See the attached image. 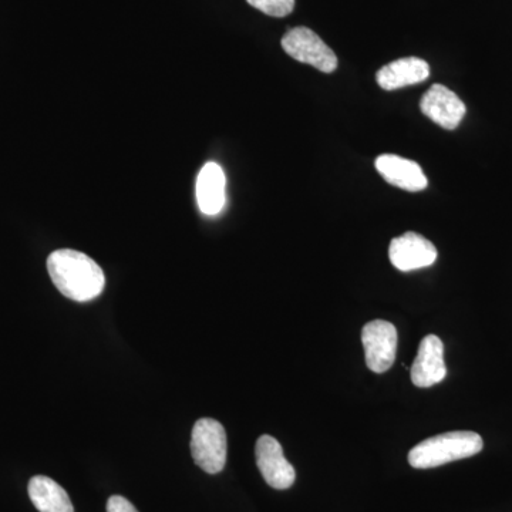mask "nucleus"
<instances>
[{
    "mask_svg": "<svg viewBox=\"0 0 512 512\" xmlns=\"http://www.w3.org/2000/svg\"><path fill=\"white\" fill-rule=\"evenodd\" d=\"M227 431L220 421L201 419L191 434V454L195 464L208 474H218L227 464Z\"/></svg>",
    "mask_w": 512,
    "mask_h": 512,
    "instance_id": "nucleus-3",
    "label": "nucleus"
},
{
    "mask_svg": "<svg viewBox=\"0 0 512 512\" xmlns=\"http://www.w3.org/2000/svg\"><path fill=\"white\" fill-rule=\"evenodd\" d=\"M47 271L66 298L89 302L104 291L103 269L90 256L74 249H59L47 258Z\"/></svg>",
    "mask_w": 512,
    "mask_h": 512,
    "instance_id": "nucleus-1",
    "label": "nucleus"
},
{
    "mask_svg": "<svg viewBox=\"0 0 512 512\" xmlns=\"http://www.w3.org/2000/svg\"><path fill=\"white\" fill-rule=\"evenodd\" d=\"M430 66L419 57H403L396 62L386 64L377 72V83L387 92L413 86L429 79Z\"/></svg>",
    "mask_w": 512,
    "mask_h": 512,
    "instance_id": "nucleus-11",
    "label": "nucleus"
},
{
    "mask_svg": "<svg viewBox=\"0 0 512 512\" xmlns=\"http://www.w3.org/2000/svg\"><path fill=\"white\" fill-rule=\"evenodd\" d=\"M252 8L261 10L272 18H285L295 8V0H247Z\"/></svg>",
    "mask_w": 512,
    "mask_h": 512,
    "instance_id": "nucleus-14",
    "label": "nucleus"
},
{
    "mask_svg": "<svg viewBox=\"0 0 512 512\" xmlns=\"http://www.w3.org/2000/svg\"><path fill=\"white\" fill-rule=\"evenodd\" d=\"M421 113L446 130H454L466 116L467 109L456 93L443 84H434L420 101Z\"/></svg>",
    "mask_w": 512,
    "mask_h": 512,
    "instance_id": "nucleus-8",
    "label": "nucleus"
},
{
    "mask_svg": "<svg viewBox=\"0 0 512 512\" xmlns=\"http://www.w3.org/2000/svg\"><path fill=\"white\" fill-rule=\"evenodd\" d=\"M29 497L39 512H74L66 490L52 478L36 476L29 481Z\"/></svg>",
    "mask_w": 512,
    "mask_h": 512,
    "instance_id": "nucleus-13",
    "label": "nucleus"
},
{
    "mask_svg": "<svg viewBox=\"0 0 512 512\" xmlns=\"http://www.w3.org/2000/svg\"><path fill=\"white\" fill-rule=\"evenodd\" d=\"M107 512H138V510L127 498L121 497V495H113L107 501Z\"/></svg>",
    "mask_w": 512,
    "mask_h": 512,
    "instance_id": "nucleus-15",
    "label": "nucleus"
},
{
    "mask_svg": "<svg viewBox=\"0 0 512 512\" xmlns=\"http://www.w3.org/2000/svg\"><path fill=\"white\" fill-rule=\"evenodd\" d=\"M397 329L386 320H372L362 329L366 365L372 372L384 373L393 366L397 353Z\"/></svg>",
    "mask_w": 512,
    "mask_h": 512,
    "instance_id": "nucleus-5",
    "label": "nucleus"
},
{
    "mask_svg": "<svg viewBox=\"0 0 512 512\" xmlns=\"http://www.w3.org/2000/svg\"><path fill=\"white\" fill-rule=\"evenodd\" d=\"M414 386L426 387L443 382L447 376L446 362H444V345L439 336L429 335L420 342L419 352L414 360L412 370Z\"/></svg>",
    "mask_w": 512,
    "mask_h": 512,
    "instance_id": "nucleus-9",
    "label": "nucleus"
},
{
    "mask_svg": "<svg viewBox=\"0 0 512 512\" xmlns=\"http://www.w3.org/2000/svg\"><path fill=\"white\" fill-rule=\"evenodd\" d=\"M282 47L292 59L309 64L320 72L332 73L338 67L335 52L313 30L303 26L289 30L282 39Z\"/></svg>",
    "mask_w": 512,
    "mask_h": 512,
    "instance_id": "nucleus-4",
    "label": "nucleus"
},
{
    "mask_svg": "<svg viewBox=\"0 0 512 512\" xmlns=\"http://www.w3.org/2000/svg\"><path fill=\"white\" fill-rule=\"evenodd\" d=\"M227 178L217 163H207L202 167L197 180V201L202 214L208 217L220 214L225 207Z\"/></svg>",
    "mask_w": 512,
    "mask_h": 512,
    "instance_id": "nucleus-12",
    "label": "nucleus"
},
{
    "mask_svg": "<svg viewBox=\"0 0 512 512\" xmlns=\"http://www.w3.org/2000/svg\"><path fill=\"white\" fill-rule=\"evenodd\" d=\"M484 441L474 431H450L421 441L409 453V463L417 470L436 468L476 456Z\"/></svg>",
    "mask_w": 512,
    "mask_h": 512,
    "instance_id": "nucleus-2",
    "label": "nucleus"
},
{
    "mask_svg": "<svg viewBox=\"0 0 512 512\" xmlns=\"http://www.w3.org/2000/svg\"><path fill=\"white\" fill-rule=\"evenodd\" d=\"M375 165L376 170L387 183L402 188L404 191H423L429 184L426 175L416 161L406 160V158L393 156V154H383L376 158Z\"/></svg>",
    "mask_w": 512,
    "mask_h": 512,
    "instance_id": "nucleus-10",
    "label": "nucleus"
},
{
    "mask_svg": "<svg viewBox=\"0 0 512 512\" xmlns=\"http://www.w3.org/2000/svg\"><path fill=\"white\" fill-rule=\"evenodd\" d=\"M389 256L394 268L410 272L433 265L437 259V249L423 235L406 232L402 237L393 239Z\"/></svg>",
    "mask_w": 512,
    "mask_h": 512,
    "instance_id": "nucleus-7",
    "label": "nucleus"
},
{
    "mask_svg": "<svg viewBox=\"0 0 512 512\" xmlns=\"http://www.w3.org/2000/svg\"><path fill=\"white\" fill-rule=\"evenodd\" d=\"M256 466L269 487L288 490L295 483L296 471L285 458L284 450L275 437H259L255 446Z\"/></svg>",
    "mask_w": 512,
    "mask_h": 512,
    "instance_id": "nucleus-6",
    "label": "nucleus"
}]
</instances>
